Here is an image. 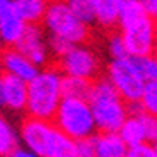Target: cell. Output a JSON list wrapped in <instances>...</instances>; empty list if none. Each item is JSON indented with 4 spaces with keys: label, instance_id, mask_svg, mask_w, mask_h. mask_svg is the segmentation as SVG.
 <instances>
[{
    "label": "cell",
    "instance_id": "6da1fadb",
    "mask_svg": "<svg viewBox=\"0 0 157 157\" xmlns=\"http://www.w3.org/2000/svg\"><path fill=\"white\" fill-rule=\"evenodd\" d=\"M88 104L98 133H117L129 116L128 104L117 95L107 76H98L92 83Z\"/></svg>",
    "mask_w": 157,
    "mask_h": 157
},
{
    "label": "cell",
    "instance_id": "7a4b0ae2",
    "mask_svg": "<svg viewBox=\"0 0 157 157\" xmlns=\"http://www.w3.org/2000/svg\"><path fill=\"white\" fill-rule=\"evenodd\" d=\"M19 136L24 148L38 157H78L74 142L60 133L52 121L28 117L19 128Z\"/></svg>",
    "mask_w": 157,
    "mask_h": 157
},
{
    "label": "cell",
    "instance_id": "3957f363",
    "mask_svg": "<svg viewBox=\"0 0 157 157\" xmlns=\"http://www.w3.org/2000/svg\"><path fill=\"white\" fill-rule=\"evenodd\" d=\"M62 100V74L57 67H45L28 83L26 112L31 119L52 121Z\"/></svg>",
    "mask_w": 157,
    "mask_h": 157
},
{
    "label": "cell",
    "instance_id": "277c9868",
    "mask_svg": "<svg viewBox=\"0 0 157 157\" xmlns=\"http://www.w3.org/2000/svg\"><path fill=\"white\" fill-rule=\"evenodd\" d=\"M54 124L60 133H64L73 142L92 138L93 133L97 131L90 104L88 100H81V98L62 97L54 116Z\"/></svg>",
    "mask_w": 157,
    "mask_h": 157
},
{
    "label": "cell",
    "instance_id": "5b68a950",
    "mask_svg": "<svg viewBox=\"0 0 157 157\" xmlns=\"http://www.w3.org/2000/svg\"><path fill=\"white\" fill-rule=\"evenodd\" d=\"M42 23L43 28L48 31V36L60 38L71 45L85 43L88 38V26L76 17L66 0L48 2Z\"/></svg>",
    "mask_w": 157,
    "mask_h": 157
},
{
    "label": "cell",
    "instance_id": "8992f818",
    "mask_svg": "<svg viewBox=\"0 0 157 157\" xmlns=\"http://www.w3.org/2000/svg\"><path fill=\"white\" fill-rule=\"evenodd\" d=\"M107 79L112 83L116 92L126 104H140L147 83L135 69L129 57L121 60H111L107 66Z\"/></svg>",
    "mask_w": 157,
    "mask_h": 157
},
{
    "label": "cell",
    "instance_id": "52a82bcc",
    "mask_svg": "<svg viewBox=\"0 0 157 157\" xmlns=\"http://www.w3.org/2000/svg\"><path fill=\"white\" fill-rule=\"evenodd\" d=\"M100 67L102 62L98 54L86 43L73 45L64 56L59 57V71L62 76L95 81L100 74Z\"/></svg>",
    "mask_w": 157,
    "mask_h": 157
},
{
    "label": "cell",
    "instance_id": "ba28073f",
    "mask_svg": "<svg viewBox=\"0 0 157 157\" xmlns=\"http://www.w3.org/2000/svg\"><path fill=\"white\" fill-rule=\"evenodd\" d=\"M119 29L129 57H148L155 54L157 24L150 14L119 26Z\"/></svg>",
    "mask_w": 157,
    "mask_h": 157
},
{
    "label": "cell",
    "instance_id": "9c48e42d",
    "mask_svg": "<svg viewBox=\"0 0 157 157\" xmlns=\"http://www.w3.org/2000/svg\"><path fill=\"white\" fill-rule=\"evenodd\" d=\"M14 48L23 54L28 60H31L35 66H43L48 60V43H47L45 33L38 24H28L24 29L23 36Z\"/></svg>",
    "mask_w": 157,
    "mask_h": 157
},
{
    "label": "cell",
    "instance_id": "30bf717a",
    "mask_svg": "<svg viewBox=\"0 0 157 157\" xmlns=\"http://www.w3.org/2000/svg\"><path fill=\"white\" fill-rule=\"evenodd\" d=\"M0 59H2L4 73L7 76L21 79L24 83H29L40 73L38 66H35L31 60H28L23 54H19L14 47H9V48H5V50L0 52Z\"/></svg>",
    "mask_w": 157,
    "mask_h": 157
},
{
    "label": "cell",
    "instance_id": "8fae6325",
    "mask_svg": "<svg viewBox=\"0 0 157 157\" xmlns=\"http://www.w3.org/2000/svg\"><path fill=\"white\" fill-rule=\"evenodd\" d=\"M4 81V104L10 111H24L28 102V83L17 78L2 74Z\"/></svg>",
    "mask_w": 157,
    "mask_h": 157
},
{
    "label": "cell",
    "instance_id": "7c38bea8",
    "mask_svg": "<svg viewBox=\"0 0 157 157\" xmlns=\"http://www.w3.org/2000/svg\"><path fill=\"white\" fill-rule=\"evenodd\" d=\"M26 26L28 24H24L23 19L16 14L14 5L0 12V38L5 45L14 47L21 40Z\"/></svg>",
    "mask_w": 157,
    "mask_h": 157
},
{
    "label": "cell",
    "instance_id": "4fadbf2b",
    "mask_svg": "<svg viewBox=\"0 0 157 157\" xmlns=\"http://www.w3.org/2000/svg\"><path fill=\"white\" fill-rule=\"evenodd\" d=\"M124 4V0H92L93 16L95 23L100 28L112 29L119 23L121 7Z\"/></svg>",
    "mask_w": 157,
    "mask_h": 157
},
{
    "label": "cell",
    "instance_id": "5bb4252c",
    "mask_svg": "<svg viewBox=\"0 0 157 157\" xmlns=\"http://www.w3.org/2000/svg\"><path fill=\"white\" fill-rule=\"evenodd\" d=\"M95 138V157H126V145L117 133H98Z\"/></svg>",
    "mask_w": 157,
    "mask_h": 157
},
{
    "label": "cell",
    "instance_id": "9a60e30c",
    "mask_svg": "<svg viewBox=\"0 0 157 157\" xmlns=\"http://www.w3.org/2000/svg\"><path fill=\"white\" fill-rule=\"evenodd\" d=\"M14 10L24 24H38L47 10L45 0H14Z\"/></svg>",
    "mask_w": 157,
    "mask_h": 157
},
{
    "label": "cell",
    "instance_id": "2e32d148",
    "mask_svg": "<svg viewBox=\"0 0 157 157\" xmlns=\"http://www.w3.org/2000/svg\"><path fill=\"white\" fill-rule=\"evenodd\" d=\"M121 140L128 145V147H135L140 143H147V133L143 128V123L136 114H129L128 119L123 123L121 129L117 131Z\"/></svg>",
    "mask_w": 157,
    "mask_h": 157
},
{
    "label": "cell",
    "instance_id": "e0dca14e",
    "mask_svg": "<svg viewBox=\"0 0 157 157\" xmlns=\"http://www.w3.org/2000/svg\"><path fill=\"white\" fill-rule=\"evenodd\" d=\"M92 83L93 81H88V79L62 76V97L88 100V95H90V90H92Z\"/></svg>",
    "mask_w": 157,
    "mask_h": 157
},
{
    "label": "cell",
    "instance_id": "ac0fdd59",
    "mask_svg": "<svg viewBox=\"0 0 157 157\" xmlns=\"http://www.w3.org/2000/svg\"><path fill=\"white\" fill-rule=\"evenodd\" d=\"M131 64L138 74L143 78L147 85H157V56H148V57H129Z\"/></svg>",
    "mask_w": 157,
    "mask_h": 157
},
{
    "label": "cell",
    "instance_id": "d6986e66",
    "mask_svg": "<svg viewBox=\"0 0 157 157\" xmlns=\"http://www.w3.org/2000/svg\"><path fill=\"white\" fill-rule=\"evenodd\" d=\"M14 148H17V135L9 121L0 116V157H9Z\"/></svg>",
    "mask_w": 157,
    "mask_h": 157
},
{
    "label": "cell",
    "instance_id": "ffe728a7",
    "mask_svg": "<svg viewBox=\"0 0 157 157\" xmlns=\"http://www.w3.org/2000/svg\"><path fill=\"white\" fill-rule=\"evenodd\" d=\"M128 114H136L142 119L145 133H147V143H154L157 142V117L150 116L143 111L140 104H129L128 105Z\"/></svg>",
    "mask_w": 157,
    "mask_h": 157
},
{
    "label": "cell",
    "instance_id": "44dd1931",
    "mask_svg": "<svg viewBox=\"0 0 157 157\" xmlns=\"http://www.w3.org/2000/svg\"><path fill=\"white\" fill-rule=\"evenodd\" d=\"M147 14H148L147 9H145V5L140 0H124V4L121 7L117 26H124V24L131 23V21H135V19H138V17H143V16H147Z\"/></svg>",
    "mask_w": 157,
    "mask_h": 157
},
{
    "label": "cell",
    "instance_id": "7402d4cb",
    "mask_svg": "<svg viewBox=\"0 0 157 157\" xmlns=\"http://www.w3.org/2000/svg\"><path fill=\"white\" fill-rule=\"evenodd\" d=\"M67 5L71 7L76 17L81 21L83 24L90 26L95 23V16H93V7H92V0H66Z\"/></svg>",
    "mask_w": 157,
    "mask_h": 157
},
{
    "label": "cell",
    "instance_id": "603a6c76",
    "mask_svg": "<svg viewBox=\"0 0 157 157\" xmlns=\"http://www.w3.org/2000/svg\"><path fill=\"white\" fill-rule=\"evenodd\" d=\"M107 52H109V56H111L112 60H121V59L129 57L121 33H112L111 36H109V40H107Z\"/></svg>",
    "mask_w": 157,
    "mask_h": 157
},
{
    "label": "cell",
    "instance_id": "cb8c5ba5",
    "mask_svg": "<svg viewBox=\"0 0 157 157\" xmlns=\"http://www.w3.org/2000/svg\"><path fill=\"white\" fill-rule=\"evenodd\" d=\"M140 107L150 116L157 117V85H147L143 97L140 100Z\"/></svg>",
    "mask_w": 157,
    "mask_h": 157
},
{
    "label": "cell",
    "instance_id": "d4e9b609",
    "mask_svg": "<svg viewBox=\"0 0 157 157\" xmlns=\"http://www.w3.org/2000/svg\"><path fill=\"white\" fill-rule=\"evenodd\" d=\"M93 136L92 138L79 140V142H74V145H76V155L78 157H95V138Z\"/></svg>",
    "mask_w": 157,
    "mask_h": 157
},
{
    "label": "cell",
    "instance_id": "484cf974",
    "mask_svg": "<svg viewBox=\"0 0 157 157\" xmlns=\"http://www.w3.org/2000/svg\"><path fill=\"white\" fill-rule=\"evenodd\" d=\"M47 43H48V52H52L57 59H59V57H62L66 52L73 47L71 43L64 42V40H60V38H54V36H48Z\"/></svg>",
    "mask_w": 157,
    "mask_h": 157
},
{
    "label": "cell",
    "instance_id": "4316f807",
    "mask_svg": "<svg viewBox=\"0 0 157 157\" xmlns=\"http://www.w3.org/2000/svg\"><path fill=\"white\" fill-rule=\"evenodd\" d=\"M126 157H155L152 143H140L135 147H128Z\"/></svg>",
    "mask_w": 157,
    "mask_h": 157
},
{
    "label": "cell",
    "instance_id": "83f0119b",
    "mask_svg": "<svg viewBox=\"0 0 157 157\" xmlns=\"http://www.w3.org/2000/svg\"><path fill=\"white\" fill-rule=\"evenodd\" d=\"M140 2L145 5L147 12L150 14V17L154 19V23L157 24V0H140Z\"/></svg>",
    "mask_w": 157,
    "mask_h": 157
},
{
    "label": "cell",
    "instance_id": "f1b7e54d",
    "mask_svg": "<svg viewBox=\"0 0 157 157\" xmlns=\"http://www.w3.org/2000/svg\"><path fill=\"white\" fill-rule=\"evenodd\" d=\"M9 157H38V155H36V154H33L31 150H28V148L17 147V148H14V150L10 152Z\"/></svg>",
    "mask_w": 157,
    "mask_h": 157
},
{
    "label": "cell",
    "instance_id": "f546056e",
    "mask_svg": "<svg viewBox=\"0 0 157 157\" xmlns=\"http://www.w3.org/2000/svg\"><path fill=\"white\" fill-rule=\"evenodd\" d=\"M14 5V0H0V12Z\"/></svg>",
    "mask_w": 157,
    "mask_h": 157
},
{
    "label": "cell",
    "instance_id": "4dcf8cb0",
    "mask_svg": "<svg viewBox=\"0 0 157 157\" xmlns=\"http://www.w3.org/2000/svg\"><path fill=\"white\" fill-rule=\"evenodd\" d=\"M0 107L5 109V104H4V81H2V74H0Z\"/></svg>",
    "mask_w": 157,
    "mask_h": 157
},
{
    "label": "cell",
    "instance_id": "1f68e13d",
    "mask_svg": "<svg viewBox=\"0 0 157 157\" xmlns=\"http://www.w3.org/2000/svg\"><path fill=\"white\" fill-rule=\"evenodd\" d=\"M152 147H154V152H155V157H157V142L152 143Z\"/></svg>",
    "mask_w": 157,
    "mask_h": 157
},
{
    "label": "cell",
    "instance_id": "d6a6232c",
    "mask_svg": "<svg viewBox=\"0 0 157 157\" xmlns=\"http://www.w3.org/2000/svg\"><path fill=\"white\" fill-rule=\"evenodd\" d=\"M4 73V67H2V59H0V74Z\"/></svg>",
    "mask_w": 157,
    "mask_h": 157
},
{
    "label": "cell",
    "instance_id": "836d02e7",
    "mask_svg": "<svg viewBox=\"0 0 157 157\" xmlns=\"http://www.w3.org/2000/svg\"><path fill=\"white\" fill-rule=\"evenodd\" d=\"M2 45H4V42H2V38H0V48H2Z\"/></svg>",
    "mask_w": 157,
    "mask_h": 157
},
{
    "label": "cell",
    "instance_id": "e575fe53",
    "mask_svg": "<svg viewBox=\"0 0 157 157\" xmlns=\"http://www.w3.org/2000/svg\"><path fill=\"white\" fill-rule=\"evenodd\" d=\"M155 56H157V42H155Z\"/></svg>",
    "mask_w": 157,
    "mask_h": 157
}]
</instances>
